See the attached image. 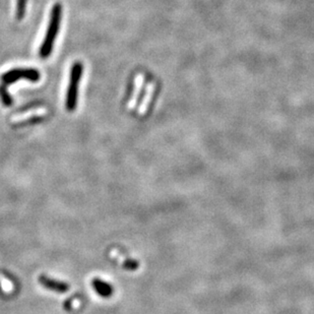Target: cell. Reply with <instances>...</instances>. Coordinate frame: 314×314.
Wrapping results in <instances>:
<instances>
[{
  "instance_id": "cell-11",
  "label": "cell",
  "mask_w": 314,
  "mask_h": 314,
  "mask_svg": "<svg viewBox=\"0 0 314 314\" xmlns=\"http://www.w3.org/2000/svg\"><path fill=\"white\" fill-rule=\"evenodd\" d=\"M0 97H1V100L5 106H10L11 103H13V100L9 97L6 88H4L3 86H0Z\"/></svg>"
},
{
  "instance_id": "cell-7",
  "label": "cell",
  "mask_w": 314,
  "mask_h": 314,
  "mask_svg": "<svg viewBox=\"0 0 314 314\" xmlns=\"http://www.w3.org/2000/svg\"><path fill=\"white\" fill-rule=\"evenodd\" d=\"M155 91H156V84L154 83V81H150V83H148L147 85V87H146L144 98H143L142 103H141V105H139L138 109H137V113H138L139 116L146 115V113H147V111L148 109L149 104L153 100Z\"/></svg>"
},
{
  "instance_id": "cell-1",
  "label": "cell",
  "mask_w": 314,
  "mask_h": 314,
  "mask_svg": "<svg viewBox=\"0 0 314 314\" xmlns=\"http://www.w3.org/2000/svg\"><path fill=\"white\" fill-rule=\"evenodd\" d=\"M60 18H61V5L59 3H57L54 5L52 9L49 27H48L47 33H46L44 42L41 46L40 55L43 58H47L53 49L55 38L57 36L58 31H59Z\"/></svg>"
},
{
  "instance_id": "cell-2",
  "label": "cell",
  "mask_w": 314,
  "mask_h": 314,
  "mask_svg": "<svg viewBox=\"0 0 314 314\" xmlns=\"http://www.w3.org/2000/svg\"><path fill=\"white\" fill-rule=\"evenodd\" d=\"M81 74H83V64L80 62H75L72 68L71 81L67 90L66 97V108L69 111L74 110L77 101V87L80 81Z\"/></svg>"
},
{
  "instance_id": "cell-3",
  "label": "cell",
  "mask_w": 314,
  "mask_h": 314,
  "mask_svg": "<svg viewBox=\"0 0 314 314\" xmlns=\"http://www.w3.org/2000/svg\"><path fill=\"white\" fill-rule=\"evenodd\" d=\"M20 77L27 78L32 81H38L40 78V74L35 71V69H14V71H10L1 76L2 83L5 85L14 83L17 81Z\"/></svg>"
},
{
  "instance_id": "cell-8",
  "label": "cell",
  "mask_w": 314,
  "mask_h": 314,
  "mask_svg": "<svg viewBox=\"0 0 314 314\" xmlns=\"http://www.w3.org/2000/svg\"><path fill=\"white\" fill-rule=\"evenodd\" d=\"M46 114V109L45 108H35L32 110L27 111L26 113H20L16 116H14L11 118V122L14 123H21L24 121H28L29 119H34V118H39L42 117Z\"/></svg>"
},
{
  "instance_id": "cell-4",
  "label": "cell",
  "mask_w": 314,
  "mask_h": 314,
  "mask_svg": "<svg viewBox=\"0 0 314 314\" xmlns=\"http://www.w3.org/2000/svg\"><path fill=\"white\" fill-rule=\"evenodd\" d=\"M39 283L45 289L51 291V292L59 293V294H63V293L68 292L69 288H71L66 282L56 280V278H53V277H51L49 276H46L44 274L39 277Z\"/></svg>"
},
{
  "instance_id": "cell-9",
  "label": "cell",
  "mask_w": 314,
  "mask_h": 314,
  "mask_svg": "<svg viewBox=\"0 0 314 314\" xmlns=\"http://www.w3.org/2000/svg\"><path fill=\"white\" fill-rule=\"evenodd\" d=\"M0 290L3 295H11L14 294V284L7 277H3L0 274Z\"/></svg>"
},
{
  "instance_id": "cell-5",
  "label": "cell",
  "mask_w": 314,
  "mask_h": 314,
  "mask_svg": "<svg viewBox=\"0 0 314 314\" xmlns=\"http://www.w3.org/2000/svg\"><path fill=\"white\" fill-rule=\"evenodd\" d=\"M145 80H146V75L142 73H139L135 75L134 77V83H133V91H132V94L131 97L129 99V101L127 102V109L129 110H133L136 108V105H137V101L139 98V95H141V92L143 91V88L145 86Z\"/></svg>"
},
{
  "instance_id": "cell-10",
  "label": "cell",
  "mask_w": 314,
  "mask_h": 314,
  "mask_svg": "<svg viewBox=\"0 0 314 314\" xmlns=\"http://www.w3.org/2000/svg\"><path fill=\"white\" fill-rule=\"evenodd\" d=\"M27 0H18V7H17V18L18 19H21L25 16Z\"/></svg>"
},
{
  "instance_id": "cell-6",
  "label": "cell",
  "mask_w": 314,
  "mask_h": 314,
  "mask_svg": "<svg viewBox=\"0 0 314 314\" xmlns=\"http://www.w3.org/2000/svg\"><path fill=\"white\" fill-rule=\"evenodd\" d=\"M92 287L95 292L102 298H110L114 293L113 286L100 277L92 278Z\"/></svg>"
}]
</instances>
